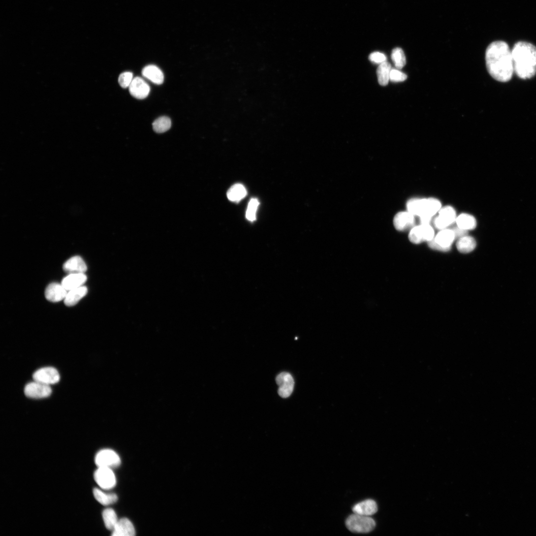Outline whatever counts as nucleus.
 Wrapping results in <instances>:
<instances>
[{
  "instance_id": "nucleus-1",
  "label": "nucleus",
  "mask_w": 536,
  "mask_h": 536,
  "mask_svg": "<svg viewBox=\"0 0 536 536\" xmlns=\"http://www.w3.org/2000/svg\"><path fill=\"white\" fill-rule=\"evenodd\" d=\"M486 66L490 75L503 83L509 81L514 72L512 52L504 41L491 43L486 51Z\"/></svg>"
},
{
  "instance_id": "nucleus-2",
  "label": "nucleus",
  "mask_w": 536,
  "mask_h": 536,
  "mask_svg": "<svg viewBox=\"0 0 536 536\" xmlns=\"http://www.w3.org/2000/svg\"><path fill=\"white\" fill-rule=\"evenodd\" d=\"M511 52L516 75L523 80L533 78L536 74V47L521 41L515 44Z\"/></svg>"
},
{
  "instance_id": "nucleus-3",
  "label": "nucleus",
  "mask_w": 536,
  "mask_h": 536,
  "mask_svg": "<svg viewBox=\"0 0 536 536\" xmlns=\"http://www.w3.org/2000/svg\"><path fill=\"white\" fill-rule=\"evenodd\" d=\"M346 525L347 528L352 532L368 533L375 529L376 523L370 516L354 513L347 519Z\"/></svg>"
},
{
  "instance_id": "nucleus-4",
  "label": "nucleus",
  "mask_w": 536,
  "mask_h": 536,
  "mask_svg": "<svg viewBox=\"0 0 536 536\" xmlns=\"http://www.w3.org/2000/svg\"><path fill=\"white\" fill-rule=\"evenodd\" d=\"M435 237V230L431 224L414 226L410 231L409 238L412 244L418 245L429 242Z\"/></svg>"
},
{
  "instance_id": "nucleus-5",
  "label": "nucleus",
  "mask_w": 536,
  "mask_h": 536,
  "mask_svg": "<svg viewBox=\"0 0 536 536\" xmlns=\"http://www.w3.org/2000/svg\"><path fill=\"white\" fill-rule=\"evenodd\" d=\"M456 212L450 206L442 207L439 212V215L433 221L434 226L440 230L447 228L456 222Z\"/></svg>"
},
{
  "instance_id": "nucleus-6",
  "label": "nucleus",
  "mask_w": 536,
  "mask_h": 536,
  "mask_svg": "<svg viewBox=\"0 0 536 536\" xmlns=\"http://www.w3.org/2000/svg\"><path fill=\"white\" fill-rule=\"evenodd\" d=\"M95 480L102 489L109 490L114 488L116 484L115 475L112 469L106 467H98L94 473Z\"/></svg>"
},
{
  "instance_id": "nucleus-7",
  "label": "nucleus",
  "mask_w": 536,
  "mask_h": 536,
  "mask_svg": "<svg viewBox=\"0 0 536 536\" xmlns=\"http://www.w3.org/2000/svg\"><path fill=\"white\" fill-rule=\"evenodd\" d=\"M95 463L98 467L112 469L120 466L121 459L114 451L106 449L99 451L96 454Z\"/></svg>"
},
{
  "instance_id": "nucleus-8",
  "label": "nucleus",
  "mask_w": 536,
  "mask_h": 536,
  "mask_svg": "<svg viewBox=\"0 0 536 536\" xmlns=\"http://www.w3.org/2000/svg\"><path fill=\"white\" fill-rule=\"evenodd\" d=\"M25 393L29 398H43L48 397L51 394L52 389L50 385L34 381L26 386Z\"/></svg>"
},
{
  "instance_id": "nucleus-9",
  "label": "nucleus",
  "mask_w": 536,
  "mask_h": 536,
  "mask_svg": "<svg viewBox=\"0 0 536 536\" xmlns=\"http://www.w3.org/2000/svg\"><path fill=\"white\" fill-rule=\"evenodd\" d=\"M34 381L47 385H52L58 383L61 377L57 370L52 367L40 369L33 375Z\"/></svg>"
},
{
  "instance_id": "nucleus-10",
  "label": "nucleus",
  "mask_w": 536,
  "mask_h": 536,
  "mask_svg": "<svg viewBox=\"0 0 536 536\" xmlns=\"http://www.w3.org/2000/svg\"><path fill=\"white\" fill-rule=\"evenodd\" d=\"M276 382L279 386L278 393L282 398H287L292 394L294 382L292 376L287 373H282L276 378Z\"/></svg>"
},
{
  "instance_id": "nucleus-11",
  "label": "nucleus",
  "mask_w": 536,
  "mask_h": 536,
  "mask_svg": "<svg viewBox=\"0 0 536 536\" xmlns=\"http://www.w3.org/2000/svg\"><path fill=\"white\" fill-rule=\"evenodd\" d=\"M415 216L408 211L398 213L394 217L393 224L396 230L405 231L415 226Z\"/></svg>"
},
{
  "instance_id": "nucleus-12",
  "label": "nucleus",
  "mask_w": 536,
  "mask_h": 536,
  "mask_svg": "<svg viewBox=\"0 0 536 536\" xmlns=\"http://www.w3.org/2000/svg\"><path fill=\"white\" fill-rule=\"evenodd\" d=\"M68 290L62 284L52 283L46 288L45 295L46 299L51 302H59L65 299Z\"/></svg>"
},
{
  "instance_id": "nucleus-13",
  "label": "nucleus",
  "mask_w": 536,
  "mask_h": 536,
  "mask_svg": "<svg viewBox=\"0 0 536 536\" xmlns=\"http://www.w3.org/2000/svg\"><path fill=\"white\" fill-rule=\"evenodd\" d=\"M129 88L130 94L139 99L146 98L150 92L149 85L140 77L134 78Z\"/></svg>"
},
{
  "instance_id": "nucleus-14",
  "label": "nucleus",
  "mask_w": 536,
  "mask_h": 536,
  "mask_svg": "<svg viewBox=\"0 0 536 536\" xmlns=\"http://www.w3.org/2000/svg\"><path fill=\"white\" fill-rule=\"evenodd\" d=\"M112 531L113 536H134L136 534L134 525L127 518L119 520Z\"/></svg>"
},
{
  "instance_id": "nucleus-15",
  "label": "nucleus",
  "mask_w": 536,
  "mask_h": 536,
  "mask_svg": "<svg viewBox=\"0 0 536 536\" xmlns=\"http://www.w3.org/2000/svg\"><path fill=\"white\" fill-rule=\"evenodd\" d=\"M63 269L69 274H84L87 270V266L81 257L74 256L64 264Z\"/></svg>"
},
{
  "instance_id": "nucleus-16",
  "label": "nucleus",
  "mask_w": 536,
  "mask_h": 536,
  "mask_svg": "<svg viewBox=\"0 0 536 536\" xmlns=\"http://www.w3.org/2000/svg\"><path fill=\"white\" fill-rule=\"evenodd\" d=\"M434 240L440 247L451 250L452 244L455 240V236L453 231L447 228L440 230L435 236Z\"/></svg>"
},
{
  "instance_id": "nucleus-17",
  "label": "nucleus",
  "mask_w": 536,
  "mask_h": 536,
  "mask_svg": "<svg viewBox=\"0 0 536 536\" xmlns=\"http://www.w3.org/2000/svg\"><path fill=\"white\" fill-rule=\"evenodd\" d=\"M378 510L376 502L372 500H368L357 504L352 508L354 513L367 516L375 514Z\"/></svg>"
},
{
  "instance_id": "nucleus-18",
  "label": "nucleus",
  "mask_w": 536,
  "mask_h": 536,
  "mask_svg": "<svg viewBox=\"0 0 536 536\" xmlns=\"http://www.w3.org/2000/svg\"><path fill=\"white\" fill-rule=\"evenodd\" d=\"M87 280L85 274H70L63 279L62 284L70 291L83 286Z\"/></svg>"
},
{
  "instance_id": "nucleus-19",
  "label": "nucleus",
  "mask_w": 536,
  "mask_h": 536,
  "mask_svg": "<svg viewBox=\"0 0 536 536\" xmlns=\"http://www.w3.org/2000/svg\"><path fill=\"white\" fill-rule=\"evenodd\" d=\"M87 292L88 288L85 286L69 291L64 299L65 305L68 307L75 306L87 294Z\"/></svg>"
},
{
  "instance_id": "nucleus-20",
  "label": "nucleus",
  "mask_w": 536,
  "mask_h": 536,
  "mask_svg": "<svg viewBox=\"0 0 536 536\" xmlns=\"http://www.w3.org/2000/svg\"><path fill=\"white\" fill-rule=\"evenodd\" d=\"M142 74L144 77L149 79L155 84L160 85L163 82V74L162 72L155 65H151L145 67L142 71Z\"/></svg>"
},
{
  "instance_id": "nucleus-21",
  "label": "nucleus",
  "mask_w": 536,
  "mask_h": 536,
  "mask_svg": "<svg viewBox=\"0 0 536 536\" xmlns=\"http://www.w3.org/2000/svg\"><path fill=\"white\" fill-rule=\"evenodd\" d=\"M441 208V203L438 199L435 198H425L423 215L421 217L427 216L433 218Z\"/></svg>"
},
{
  "instance_id": "nucleus-22",
  "label": "nucleus",
  "mask_w": 536,
  "mask_h": 536,
  "mask_svg": "<svg viewBox=\"0 0 536 536\" xmlns=\"http://www.w3.org/2000/svg\"><path fill=\"white\" fill-rule=\"evenodd\" d=\"M476 246V241L474 238L468 235L459 238L456 244L458 251L463 254L472 252Z\"/></svg>"
},
{
  "instance_id": "nucleus-23",
  "label": "nucleus",
  "mask_w": 536,
  "mask_h": 536,
  "mask_svg": "<svg viewBox=\"0 0 536 536\" xmlns=\"http://www.w3.org/2000/svg\"><path fill=\"white\" fill-rule=\"evenodd\" d=\"M456 223L458 227L467 231L474 229L477 224L475 218L467 213H463L457 216Z\"/></svg>"
},
{
  "instance_id": "nucleus-24",
  "label": "nucleus",
  "mask_w": 536,
  "mask_h": 536,
  "mask_svg": "<svg viewBox=\"0 0 536 536\" xmlns=\"http://www.w3.org/2000/svg\"><path fill=\"white\" fill-rule=\"evenodd\" d=\"M247 195V190L242 184H235L231 187L227 193L228 199L232 202H238Z\"/></svg>"
},
{
  "instance_id": "nucleus-25",
  "label": "nucleus",
  "mask_w": 536,
  "mask_h": 536,
  "mask_svg": "<svg viewBox=\"0 0 536 536\" xmlns=\"http://www.w3.org/2000/svg\"><path fill=\"white\" fill-rule=\"evenodd\" d=\"M93 494L96 500L103 505H108L115 503L118 497L115 494H106L100 489L95 488Z\"/></svg>"
},
{
  "instance_id": "nucleus-26",
  "label": "nucleus",
  "mask_w": 536,
  "mask_h": 536,
  "mask_svg": "<svg viewBox=\"0 0 536 536\" xmlns=\"http://www.w3.org/2000/svg\"><path fill=\"white\" fill-rule=\"evenodd\" d=\"M391 65L386 62L380 64L377 69V75L379 84L382 86H386L390 81V74Z\"/></svg>"
},
{
  "instance_id": "nucleus-27",
  "label": "nucleus",
  "mask_w": 536,
  "mask_h": 536,
  "mask_svg": "<svg viewBox=\"0 0 536 536\" xmlns=\"http://www.w3.org/2000/svg\"><path fill=\"white\" fill-rule=\"evenodd\" d=\"M171 126L170 119L166 116L160 117L153 124L154 131L157 133H163L170 129Z\"/></svg>"
},
{
  "instance_id": "nucleus-28",
  "label": "nucleus",
  "mask_w": 536,
  "mask_h": 536,
  "mask_svg": "<svg viewBox=\"0 0 536 536\" xmlns=\"http://www.w3.org/2000/svg\"><path fill=\"white\" fill-rule=\"evenodd\" d=\"M102 518L106 528L113 531L119 520L115 511L111 508H107L102 512Z\"/></svg>"
},
{
  "instance_id": "nucleus-29",
  "label": "nucleus",
  "mask_w": 536,
  "mask_h": 536,
  "mask_svg": "<svg viewBox=\"0 0 536 536\" xmlns=\"http://www.w3.org/2000/svg\"><path fill=\"white\" fill-rule=\"evenodd\" d=\"M391 59L397 69L400 70L406 65V57L403 50L400 48H395L392 50Z\"/></svg>"
},
{
  "instance_id": "nucleus-30",
  "label": "nucleus",
  "mask_w": 536,
  "mask_h": 536,
  "mask_svg": "<svg viewBox=\"0 0 536 536\" xmlns=\"http://www.w3.org/2000/svg\"><path fill=\"white\" fill-rule=\"evenodd\" d=\"M423 198H412L407 203V211L414 216L421 217L422 211Z\"/></svg>"
},
{
  "instance_id": "nucleus-31",
  "label": "nucleus",
  "mask_w": 536,
  "mask_h": 536,
  "mask_svg": "<svg viewBox=\"0 0 536 536\" xmlns=\"http://www.w3.org/2000/svg\"><path fill=\"white\" fill-rule=\"evenodd\" d=\"M259 205V202L257 199L253 198L250 201L246 213V218L249 221H254L256 220Z\"/></svg>"
},
{
  "instance_id": "nucleus-32",
  "label": "nucleus",
  "mask_w": 536,
  "mask_h": 536,
  "mask_svg": "<svg viewBox=\"0 0 536 536\" xmlns=\"http://www.w3.org/2000/svg\"><path fill=\"white\" fill-rule=\"evenodd\" d=\"M133 74L129 72L122 74L118 79L119 85L125 89L129 88L133 80Z\"/></svg>"
},
{
  "instance_id": "nucleus-33",
  "label": "nucleus",
  "mask_w": 536,
  "mask_h": 536,
  "mask_svg": "<svg viewBox=\"0 0 536 536\" xmlns=\"http://www.w3.org/2000/svg\"><path fill=\"white\" fill-rule=\"evenodd\" d=\"M407 76L399 69H392L390 74V81L392 82L398 83L405 81Z\"/></svg>"
},
{
  "instance_id": "nucleus-34",
  "label": "nucleus",
  "mask_w": 536,
  "mask_h": 536,
  "mask_svg": "<svg viewBox=\"0 0 536 536\" xmlns=\"http://www.w3.org/2000/svg\"><path fill=\"white\" fill-rule=\"evenodd\" d=\"M369 59L374 63L380 64L386 62L387 57L383 53L375 52L370 54Z\"/></svg>"
},
{
  "instance_id": "nucleus-35",
  "label": "nucleus",
  "mask_w": 536,
  "mask_h": 536,
  "mask_svg": "<svg viewBox=\"0 0 536 536\" xmlns=\"http://www.w3.org/2000/svg\"><path fill=\"white\" fill-rule=\"evenodd\" d=\"M451 229L454 233L455 240H458L459 238L468 235V231L460 228L457 225L456 226H453Z\"/></svg>"
},
{
  "instance_id": "nucleus-36",
  "label": "nucleus",
  "mask_w": 536,
  "mask_h": 536,
  "mask_svg": "<svg viewBox=\"0 0 536 536\" xmlns=\"http://www.w3.org/2000/svg\"><path fill=\"white\" fill-rule=\"evenodd\" d=\"M428 244L429 247L431 249H432V250H434L442 252H449V251H450L451 250L450 249L443 248L440 247V246H439L435 242V241L434 240V238H433V239L432 240H431V241L428 242Z\"/></svg>"
},
{
  "instance_id": "nucleus-37",
  "label": "nucleus",
  "mask_w": 536,
  "mask_h": 536,
  "mask_svg": "<svg viewBox=\"0 0 536 536\" xmlns=\"http://www.w3.org/2000/svg\"><path fill=\"white\" fill-rule=\"evenodd\" d=\"M420 224H431V222H433V217H422L420 218Z\"/></svg>"
}]
</instances>
